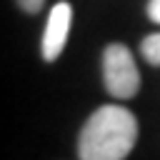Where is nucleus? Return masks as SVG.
Masks as SVG:
<instances>
[{
    "label": "nucleus",
    "mask_w": 160,
    "mask_h": 160,
    "mask_svg": "<svg viewBox=\"0 0 160 160\" xmlns=\"http://www.w3.org/2000/svg\"><path fill=\"white\" fill-rule=\"evenodd\" d=\"M138 142V118L122 105H100L78 135L80 160H125Z\"/></svg>",
    "instance_id": "nucleus-1"
},
{
    "label": "nucleus",
    "mask_w": 160,
    "mask_h": 160,
    "mask_svg": "<svg viewBox=\"0 0 160 160\" xmlns=\"http://www.w3.org/2000/svg\"><path fill=\"white\" fill-rule=\"evenodd\" d=\"M102 82L110 98L130 100L140 90V72L128 45L110 42L102 50Z\"/></svg>",
    "instance_id": "nucleus-2"
},
{
    "label": "nucleus",
    "mask_w": 160,
    "mask_h": 160,
    "mask_svg": "<svg viewBox=\"0 0 160 160\" xmlns=\"http://www.w3.org/2000/svg\"><path fill=\"white\" fill-rule=\"evenodd\" d=\"M70 25H72V8L70 2L60 0L50 8L45 30H42V60L45 62H55L60 58V52L65 50L68 35H70Z\"/></svg>",
    "instance_id": "nucleus-3"
},
{
    "label": "nucleus",
    "mask_w": 160,
    "mask_h": 160,
    "mask_svg": "<svg viewBox=\"0 0 160 160\" xmlns=\"http://www.w3.org/2000/svg\"><path fill=\"white\" fill-rule=\"evenodd\" d=\"M140 55L145 62H150L152 68H160V32H152L148 38H142L140 42Z\"/></svg>",
    "instance_id": "nucleus-4"
},
{
    "label": "nucleus",
    "mask_w": 160,
    "mask_h": 160,
    "mask_svg": "<svg viewBox=\"0 0 160 160\" xmlns=\"http://www.w3.org/2000/svg\"><path fill=\"white\" fill-rule=\"evenodd\" d=\"M18 5L25 10V12H30V15H35V12H40L42 10V5H45V0H18Z\"/></svg>",
    "instance_id": "nucleus-5"
},
{
    "label": "nucleus",
    "mask_w": 160,
    "mask_h": 160,
    "mask_svg": "<svg viewBox=\"0 0 160 160\" xmlns=\"http://www.w3.org/2000/svg\"><path fill=\"white\" fill-rule=\"evenodd\" d=\"M145 10H148V18L160 25V0H148V8Z\"/></svg>",
    "instance_id": "nucleus-6"
}]
</instances>
